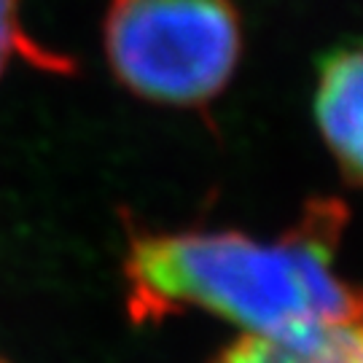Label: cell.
<instances>
[{
	"mask_svg": "<svg viewBox=\"0 0 363 363\" xmlns=\"http://www.w3.org/2000/svg\"><path fill=\"white\" fill-rule=\"evenodd\" d=\"M342 208H315L294 229L261 240L232 229H130L124 307L132 323L189 310L283 339L363 315V294L339 272Z\"/></svg>",
	"mask_w": 363,
	"mask_h": 363,
	"instance_id": "cell-1",
	"label": "cell"
},
{
	"mask_svg": "<svg viewBox=\"0 0 363 363\" xmlns=\"http://www.w3.org/2000/svg\"><path fill=\"white\" fill-rule=\"evenodd\" d=\"M232 0H111L103 49L121 86L148 103L191 108L213 100L240 60Z\"/></svg>",
	"mask_w": 363,
	"mask_h": 363,
	"instance_id": "cell-2",
	"label": "cell"
},
{
	"mask_svg": "<svg viewBox=\"0 0 363 363\" xmlns=\"http://www.w3.org/2000/svg\"><path fill=\"white\" fill-rule=\"evenodd\" d=\"M315 111L339 164L363 183V46L339 49L323 62Z\"/></svg>",
	"mask_w": 363,
	"mask_h": 363,
	"instance_id": "cell-3",
	"label": "cell"
},
{
	"mask_svg": "<svg viewBox=\"0 0 363 363\" xmlns=\"http://www.w3.org/2000/svg\"><path fill=\"white\" fill-rule=\"evenodd\" d=\"M216 363H363V315L298 337H242Z\"/></svg>",
	"mask_w": 363,
	"mask_h": 363,
	"instance_id": "cell-4",
	"label": "cell"
},
{
	"mask_svg": "<svg viewBox=\"0 0 363 363\" xmlns=\"http://www.w3.org/2000/svg\"><path fill=\"white\" fill-rule=\"evenodd\" d=\"M13 60H25L27 65L46 73H73L70 57L46 49L25 30L19 0H0V78Z\"/></svg>",
	"mask_w": 363,
	"mask_h": 363,
	"instance_id": "cell-5",
	"label": "cell"
},
{
	"mask_svg": "<svg viewBox=\"0 0 363 363\" xmlns=\"http://www.w3.org/2000/svg\"><path fill=\"white\" fill-rule=\"evenodd\" d=\"M0 363H9V361H6V358H0Z\"/></svg>",
	"mask_w": 363,
	"mask_h": 363,
	"instance_id": "cell-6",
	"label": "cell"
}]
</instances>
